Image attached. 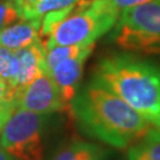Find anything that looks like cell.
Listing matches in <instances>:
<instances>
[{
  "label": "cell",
  "mask_w": 160,
  "mask_h": 160,
  "mask_svg": "<svg viewBox=\"0 0 160 160\" xmlns=\"http://www.w3.org/2000/svg\"><path fill=\"white\" fill-rule=\"evenodd\" d=\"M69 113L82 133L119 149H128L152 127L120 97L92 78L81 86Z\"/></svg>",
  "instance_id": "cell-1"
},
{
  "label": "cell",
  "mask_w": 160,
  "mask_h": 160,
  "mask_svg": "<svg viewBox=\"0 0 160 160\" xmlns=\"http://www.w3.org/2000/svg\"><path fill=\"white\" fill-rule=\"evenodd\" d=\"M92 80L120 97L149 125L160 128V67L129 52L97 62Z\"/></svg>",
  "instance_id": "cell-2"
},
{
  "label": "cell",
  "mask_w": 160,
  "mask_h": 160,
  "mask_svg": "<svg viewBox=\"0 0 160 160\" xmlns=\"http://www.w3.org/2000/svg\"><path fill=\"white\" fill-rule=\"evenodd\" d=\"M120 11L108 0H80L72 11L58 23L43 43L52 46L89 45L113 29Z\"/></svg>",
  "instance_id": "cell-3"
},
{
  "label": "cell",
  "mask_w": 160,
  "mask_h": 160,
  "mask_svg": "<svg viewBox=\"0 0 160 160\" xmlns=\"http://www.w3.org/2000/svg\"><path fill=\"white\" fill-rule=\"evenodd\" d=\"M109 32L122 51L138 56L160 55V0L122 10Z\"/></svg>",
  "instance_id": "cell-4"
},
{
  "label": "cell",
  "mask_w": 160,
  "mask_h": 160,
  "mask_svg": "<svg viewBox=\"0 0 160 160\" xmlns=\"http://www.w3.org/2000/svg\"><path fill=\"white\" fill-rule=\"evenodd\" d=\"M48 116L16 108L0 133V146L14 160H44Z\"/></svg>",
  "instance_id": "cell-5"
},
{
  "label": "cell",
  "mask_w": 160,
  "mask_h": 160,
  "mask_svg": "<svg viewBox=\"0 0 160 160\" xmlns=\"http://www.w3.org/2000/svg\"><path fill=\"white\" fill-rule=\"evenodd\" d=\"M17 108L36 114L51 115L57 112H67V107L56 83L49 71L44 69L16 95Z\"/></svg>",
  "instance_id": "cell-6"
},
{
  "label": "cell",
  "mask_w": 160,
  "mask_h": 160,
  "mask_svg": "<svg viewBox=\"0 0 160 160\" xmlns=\"http://www.w3.org/2000/svg\"><path fill=\"white\" fill-rule=\"evenodd\" d=\"M92 50L94 49H90L82 52L78 56L64 59L56 64L53 68L48 70L63 98V102L67 107V112H69L70 103L76 96L77 92L80 90L84 64L89 56L92 55Z\"/></svg>",
  "instance_id": "cell-7"
},
{
  "label": "cell",
  "mask_w": 160,
  "mask_h": 160,
  "mask_svg": "<svg viewBox=\"0 0 160 160\" xmlns=\"http://www.w3.org/2000/svg\"><path fill=\"white\" fill-rule=\"evenodd\" d=\"M42 19H20L0 31V45L19 50L40 39Z\"/></svg>",
  "instance_id": "cell-8"
},
{
  "label": "cell",
  "mask_w": 160,
  "mask_h": 160,
  "mask_svg": "<svg viewBox=\"0 0 160 160\" xmlns=\"http://www.w3.org/2000/svg\"><path fill=\"white\" fill-rule=\"evenodd\" d=\"M19 61V75H18L17 94L26 84H29L45 67V46L43 40L39 39L33 44L16 50ZM16 94V95H17ZM16 98V97H14Z\"/></svg>",
  "instance_id": "cell-9"
},
{
  "label": "cell",
  "mask_w": 160,
  "mask_h": 160,
  "mask_svg": "<svg viewBox=\"0 0 160 160\" xmlns=\"http://www.w3.org/2000/svg\"><path fill=\"white\" fill-rule=\"evenodd\" d=\"M128 160H160V128L151 127L127 152Z\"/></svg>",
  "instance_id": "cell-10"
},
{
  "label": "cell",
  "mask_w": 160,
  "mask_h": 160,
  "mask_svg": "<svg viewBox=\"0 0 160 160\" xmlns=\"http://www.w3.org/2000/svg\"><path fill=\"white\" fill-rule=\"evenodd\" d=\"M52 160H104V152L95 143L76 140L63 146Z\"/></svg>",
  "instance_id": "cell-11"
},
{
  "label": "cell",
  "mask_w": 160,
  "mask_h": 160,
  "mask_svg": "<svg viewBox=\"0 0 160 160\" xmlns=\"http://www.w3.org/2000/svg\"><path fill=\"white\" fill-rule=\"evenodd\" d=\"M18 75L19 61L16 51L0 45V78L7 84L13 97L17 94Z\"/></svg>",
  "instance_id": "cell-12"
},
{
  "label": "cell",
  "mask_w": 160,
  "mask_h": 160,
  "mask_svg": "<svg viewBox=\"0 0 160 160\" xmlns=\"http://www.w3.org/2000/svg\"><path fill=\"white\" fill-rule=\"evenodd\" d=\"M80 0H38L33 4L17 8L20 19H37L45 16L46 13L57 11L74 6Z\"/></svg>",
  "instance_id": "cell-13"
},
{
  "label": "cell",
  "mask_w": 160,
  "mask_h": 160,
  "mask_svg": "<svg viewBox=\"0 0 160 160\" xmlns=\"http://www.w3.org/2000/svg\"><path fill=\"white\" fill-rule=\"evenodd\" d=\"M20 20V16L12 0L0 1V31Z\"/></svg>",
  "instance_id": "cell-14"
},
{
  "label": "cell",
  "mask_w": 160,
  "mask_h": 160,
  "mask_svg": "<svg viewBox=\"0 0 160 160\" xmlns=\"http://www.w3.org/2000/svg\"><path fill=\"white\" fill-rule=\"evenodd\" d=\"M17 108V103L14 100H2L0 101V133L2 132L6 122L11 118L13 112Z\"/></svg>",
  "instance_id": "cell-15"
},
{
  "label": "cell",
  "mask_w": 160,
  "mask_h": 160,
  "mask_svg": "<svg viewBox=\"0 0 160 160\" xmlns=\"http://www.w3.org/2000/svg\"><path fill=\"white\" fill-rule=\"evenodd\" d=\"M148 1H152V0H108L109 4L120 12L125 8L134 7V6L141 5V4L148 2Z\"/></svg>",
  "instance_id": "cell-16"
},
{
  "label": "cell",
  "mask_w": 160,
  "mask_h": 160,
  "mask_svg": "<svg viewBox=\"0 0 160 160\" xmlns=\"http://www.w3.org/2000/svg\"><path fill=\"white\" fill-rule=\"evenodd\" d=\"M2 100H14V97L12 96L7 84L0 78V101Z\"/></svg>",
  "instance_id": "cell-17"
},
{
  "label": "cell",
  "mask_w": 160,
  "mask_h": 160,
  "mask_svg": "<svg viewBox=\"0 0 160 160\" xmlns=\"http://www.w3.org/2000/svg\"><path fill=\"white\" fill-rule=\"evenodd\" d=\"M12 1H13V4L16 5V7L19 8V7H23V6L31 5V4H33V2L38 1V0H12Z\"/></svg>",
  "instance_id": "cell-18"
},
{
  "label": "cell",
  "mask_w": 160,
  "mask_h": 160,
  "mask_svg": "<svg viewBox=\"0 0 160 160\" xmlns=\"http://www.w3.org/2000/svg\"><path fill=\"white\" fill-rule=\"evenodd\" d=\"M0 160H14L11 155L6 152L5 149L0 146Z\"/></svg>",
  "instance_id": "cell-19"
}]
</instances>
